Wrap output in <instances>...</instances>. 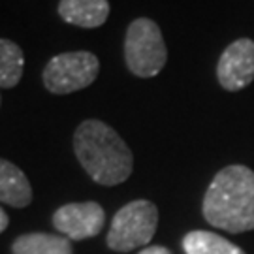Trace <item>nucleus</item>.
<instances>
[{
  "mask_svg": "<svg viewBox=\"0 0 254 254\" xmlns=\"http://www.w3.org/2000/svg\"><path fill=\"white\" fill-rule=\"evenodd\" d=\"M73 153L92 181L104 187L125 183L134 170L127 141L98 119H87L73 134Z\"/></svg>",
  "mask_w": 254,
  "mask_h": 254,
  "instance_id": "nucleus-1",
  "label": "nucleus"
},
{
  "mask_svg": "<svg viewBox=\"0 0 254 254\" xmlns=\"http://www.w3.org/2000/svg\"><path fill=\"white\" fill-rule=\"evenodd\" d=\"M203 217L230 234L254 230V172L243 164L222 168L203 196Z\"/></svg>",
  "mask_w": 254,
  "mask_h": 254,
  "instance_id": "nucleus-2",
  "label": "nucleus"
},
{
  "mask_svg": "<svg viewBox=\"0 0 254 254\" xmlns=\"http://www.w3.org/2000/svg\"><path fill=\"white\" fill-rule=\"evenodd\" d=\"M125 63L137 77H154L168 63V47L153 19H134L125 36Z\"/></svg>",
  "mask_w": 254,
  "mask_h": 254,
  "instance_id": "nucleus-3",
  "label": "nucleus"
},
{
  "mask_svg": "<svg viewBox=\"0 0 254 254\" xmlns=\"http://www.w3.org/2000/svg\"><path fill=\"white\" fill-rule=\"evenodd\" d=\"M158 226V209L149 200H134L121 207L113 217L108 247L115 253H128L147 247Z\"/></svg>",
  "mask_w": 254,
  "mask_h": 254,
  "instance_id": "nucleus-4",
  "label": "nucleus"
},
{
  "mask_svg": "<svg viewBox=\"0 0 254 254\" xmlns=\"http://www.w3.org/2000/svg\"><path fill=\"white\" fill-rule=\"evenodd\" d=\"M100 72V61L91 51H70L55 55L44 68V85L53 94H70V92L87 89L94 83Z\"/></svg>",
  "mask_w": 254,
  "mask_h": 254,
  "instance_id": "nucleus-5",
  "label": "nucleus"
},
{
  "mask_svg": "<svg viewBox=\"0 0 254 254\" xmlns=\"http://www.w3.org/2000/svg\"><path fill=\"white\" fill-rule=\"evenodd\" d=\"M217 79L224 91H243L254 81V42L239 38L222 51L217 64Z\"/></svg>",
  "mask_w": 254,
  "mask_h": 254,
  "instance_id": "nucleus-6",
  "label": "nucleus"
},
{
  "mask_svg": "<svg viewBox=\"0 0 254 254\" xmlns=\"http://www.w3.org/2000/svg\"><path fill=\"white\" fill-rule=\"evenodd\" d=\"M106 222V213L96 201L66 203L53 215L55 228L70 239H89L98 236Z\"/></svg>",
  "mask_w": 254,
  "mask_h": 254,
  "instance_id": "nucleus-7",
  "label": "nucleus"
},
{
  "mask_svg": "<svg viewBox=\"0 0 254 254\" xmlns=\"http://www.w3.org/2000/svg\"><path fill=\"white\" fill-rule=\"evenodd\" d=\"M59 17L64 23L81 28H98L109 17V0H61Z\"/></svg>",
  "mask_w": 254,
  "mask_h": 254,
  "instance_id": "nucleus-8",
  "label": "nucleus"
},
{
  "mask_svg": "<svg viewBox=\"0 0 254 254\" xmlns=\"http://www.w3.org/2000/svg\"><path fill=\"white\" fill-rule=\"evenodd\" d=\"M0 201L11 207H27L32 201V187L15 164L0 158Z\"/></svg>",
  "mask_w": 254,
  "mask_h": 254,
  "instance_id": "nucleus-9",
  "label": "nucleus"
},
{
  "mask_svg": "<svg viewBox=\"0 0 254 254\" xmlns=\"http://www.w3.org/2000/svg\"><path fill=\"white\" fill-rule=\"evenodd\" d=\"M13 254H73L68 237L49 236V234H27L13 241Z\"/></svg>",
  "mask_w": 254,
  "mask_h": 254,
  "instance_id": "nucleus-10",
  "label": "nucleus"
},
{
  "mask_svg": "<svg viewBox=\"0 0 254 254\" xmlns=\"http://www.w3.org/2000/svg\"><path fill=\"white\" fill-rule=\"evenodd\" d=\"M183 249L187 254H245L232 241L205 230L189 232L183 237Z\"/></svg>",
  "mask_w": 254,
  "mask_h": 254,
  "instance_id": "nucleus-11",
  "label": "nucleus"
},
{
  "mask_svg": "<svg viewBox=\"0 0 254 254\" xmlns=\"http://www.w3.org/2000/svg\"><path fill=\"white\" fill-rule=\"evenodd\" d=\"M25 68V55L23 49L6 38H0V87L13 89L21 77Z\"/></svg>",
  "mask_w": 254,
  "mask_h": 254,
  "instance_id": "nucleus-12",
  "label": "nucleus"
},
{
  "mask_svg": "<svg viewBox=\"0 0 254 254\" xmlns=\"http://www.w3.org/2000/svg\"><path fill=\"white\" fill-rule=\"evenodd\" d=\"M137 254H173L170 249H166V247H160V245H154V247H145L141 253Z\"/></svg>",
  "mask_w": 254,
  "mask_h": 254,
  "instance_id": "nucleus-13",
  "label": "nucleus"
},
{
  "mask_svg": "<svg viewBox=\"0 0 254 254\" xmlns=\"http://www.w3.org/2000/svg\"><path fill=\"white\" fill-rule=\"evenodd\" d=\"M8 215H6V213H4V209L0 207V234H2V232H4V230H6V228H8Z\"/></svg>",
  "mask_w": 254,
  "mask_h": 254,
  "instance_id": "nucleus-14",
  "label": "nucleus"
}]
</instances>
